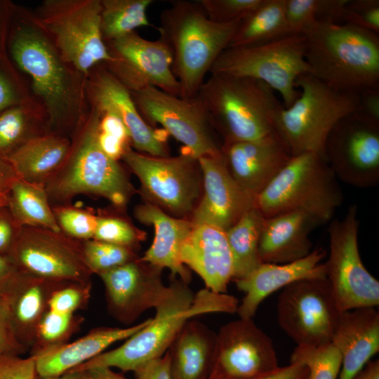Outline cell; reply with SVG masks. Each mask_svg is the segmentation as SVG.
I'll list each match as a JSON object with an SVG mask.
<instances>
[{"instance_id":"cell-31","label":"cell","mask_w":379,"mask_h":379,"mask_svg":"<svg viewBox=\"0 0 379 379\" xmlns=\"http://www.w3.org/2000/svg\"><path fill=\"white\" fill-rule=\"evenodd\" d=\"M69 145L70 140L67 136L46 133L29 139L6 159L18 178L44 187L63 161Z\"/></svg>"},{"instance_id":"cell-42","label":"cell","mask_w":379,"mask_h":379,"mask_svg":"<svg viewBox=\"0 0 379 379\" xmlns=\"http://www.w3.org/2000/svg\"><path fill=\"white\" fill-rule=\"evenodd\" d=\"M263 0H200L207 18L216 23L240 21L255 9Z\"/></svg>"},{"instance_id":"cell-4","label":"cell","mask_w":379,"mask_h":379,"mask_svg":"<svg viewBox=\"0 0 379 379\" xmlns=\"http://www.w3.org/2000/svg\"><path fill=\"white\" fill-rule=\"evenodd\" d=\"M240 21L214 22L199 1H173L162 11L157 29L171 51L180 97L197 95L215 60L229 47Z\"/></svg>"},{"instance_id":"cell-37","label":"cell","mask_w":379,"mask_h":379,"mask_svg":"<svg viewBox=\"0 0 379 379\" xmlns=\"http://www.w3.org/2000/svg\"><path fill=\"white\" fill-rule=\"evenodd\" d=\"M291 363L305 366L309 379H337L342 359L331 342L319 346L297 345L291 354Z\"/></svg>"},{"instance_id":"cell-28","label":"cell","mask_w":379,"mask_h":379,"mask_svg":"<svg viewBox=\"0 0 379 379\" xmlns=\"http://www.w3.org/2000/svg\"><path fill=\"white\" fill-rule=\"evenodd\" d=\"M321 223L303 212L263 218L259 254L262 262L283 264L301 259L312 251L311 231Z\"/></svg>"},{"instance_id":"cell-36","label":"cell","mask_w":379,"mask_h":379,"mask_svg":"<svg viewBox=\"0 0 379 379\" xmlns=\"http://www.w3.org/2000/svg\"><path fill=\"white\" fill-rule=\"evenodd\" d=\"M46 133L41 114L20 107L8 109L0 115V153H8L7 157L29 139Z\"/></svg>"},{"instance_id":"cell-45","label":"cell","mask_w":379,"mask_h":379,"mask_svg":"<svg viewBox=\"0 0 379 379\" xmlns=\"http://www.w3.org/2000/svg\"><path fill=\"white\" fill-rule=\"evenodd\" d=\"M343 21L378 34L379 0H348Z\"/></svg>"},{"instance_id":"cell-34","label":"cell","mask_w":379,"mask_h":379,"mask_svg":"<svg viewBox=\"0 0 379 379\" xmlns=\"http://www.w3.org/2000/svg\"><path fill=\"white\" fill-rule=\"evenodd\" d=\"M263 216L255 207L225 231L233 260V279L246 277L262 262L259 240Z\"/></svg>"},{"instance_id":"cell-22","label":"cell","mask_w":379,"mask_h":379,"mask_svg":"<svg viewBox=\"0 0 379 379\" xmlns=\"http://www.w3.org/2000/svg\"><path fill=\"white\" fill-rule=\"evenodd\" d=\"M222 155L232 176L254 198L291 158L275 131L257 140L223 147Z\"/></svg>"},{"instance_id":"cell-38","label":"cell","mask_w":379,"mask_h":379,"mask_svg":"<svg viewBox=\"0 0 379 379\" xmlns=\"http://www.w3.org/2000/svg\"><path fill=\"white\" fill-rule=\"evenodd\" d=\"M81 320L74 314L48 310L38 325L32 353L67 343V339L77 331Z\"/></svg>"},{"instance_id":"cell-12","label":"cell","mask_w":379,"mask_h":379,"mask_svg":"<svg viewBox=\"0 0 379 379\" xmlns=\"http://www.w3.org/2000/svg\"><path fill=\"white\" fill-rule=\"evenodd\" d=\"M142 118L164 130L187 149L196 159L222 154V146L199 96L182 98L148 87L131 93Z\"/></svg>"},{"instance_id":"cell-56","label":"cell","mask_w":379,"mask_h":379,"mask_svg":"<svg viewBox=\"0 0 379 379\" xmlns=\"http://www.w3.org/2000/svg\"><path fill=\"white\" fill-rule=\"evenodd\" d=\"M86 371L88 373L89 379H128L121 373L107 367L94 368Z\"/></svg>"},{"instance_id":"cell-10","label":"cell","mask_w":379,"mask_h":379,"mask_svg":"<svg viewBox=\"0 0 379 379\" xmlns=\"http://www.w3.org/2000/svg\"><path fill=\"white\" fill-rule=\"evenodd\" d=\"M305 53V36L296 34L258 45L228 47L215 60L209 74L261 81L277 92L284 107H288L300 95L297 79L310 73Z\"/></svg>"},{"instance_id":"cell-57","label":"cell","mask_w":379,"mask_h":379,"mask_svg":"<svg viewBox=\"0 0 379 379\" xmlns=\"http://www.w3.org/2000/svg\"><path fill=\"white\" fill-rule=\"evenodd\" d=\"M353 379H379V360L369 361Z\"/></svg>"},{"instance_id":"cell-26","label":"cell","mask_w":379,"mask_h":379,"mask_svg":"<svg viewBox=\"0 0 379 379\" xmlns=\"http://www.w3.org/2000/svg\"><path fill=\"white\" fill-rule=\"evenodd\" d=\"M331 343L342 359L338 379H353L379 351V312L375 307L341 312Z\"/></svg>"},{"instance_id":"cell-47","label":"cell","mask_w":379,"mask_h":379,"mask_svg":"<svg viewBox=\"0 0 379 379\" xmlns=\"http://www.w3.org/2000/svg\"><path fill=\"white\" fill-rule=\"evenodd\" d=\"M26 350L15 337L6 305L0 298V356L20 355Z\"/></svg>"},{"instance_id":"cell-11","label":"cell","mask_w":379,"mask_h":379,"mask_svg":"<svg viewBox=\"0 0 379 379\" xmlns=\"http://www.w3.org/2000/svg\"><path fill=\"white\" fill-rule=\"evenodd\" d=\"M359 226L357 206L353 204L343 219H332L328 227L326 277L340 312L379 305V281L366 270L360 257Z\"/></svg>"},{"instance_id":"cell-52","label":"cell","mask_w":379,"mask_h":379,"mask_svg":"<svg viewBox=\"0 0 379 379\" xmlns=\"http://www.w3.org/2000/svg\"><path fill=\"white\" fill-rule=\"evenodd\" d=\"M258 379H309V374L305 366L291 363L288 366L279 367L274 373Z\"/></svg>"},{"instance_id":"cell-23","label":"cell","mask_w":379,"mask_h":379,"mask_svg":"<svg viewBox=\"0 0 379 379\" xmlns=\"http://www.w3.org/2000/svg\"><path fill=\"white\" fill-rule=\"evenodd\" d=\"M326 255L321 247L312 251L298 260L283 263H261L244 278L235 280L237 287L245 295L237 313L241 319H253L262 302L269 295L295 281L312 278H326L324 263Z\"/></svg>"},{"instance_id":"cell-53","label":"cell","mask_w":379,"mask_h":379,"mask_svg":"<svg viewBox=\"0 0 379 379\" xmlns=\"http://www.w3.org/2000/svg\"><path fill=\"white\" fill-rule=\"evenodd\" d=\"M20 270L8 255L0 254V297H1Z\"/></svg>"},{"instance_id":"cell-54","label":"cell","mask_w":379,"mask_h":379,"mask_svg":"<svg viewBox=\"0 0 379 379\" xmlns=\"http://www.w3.org/2000/svg\"><path fill=\"white\" fill-rule=\"evenodd\" d=\"M16 101V95L8 79L0 72V112Z\"/></svg>"},{"instance_id":"cell-25","label":"cell","mask_w":379,"mask_h":379,"mask_svg":"<svg viewBox=\"0 0 379 379\" xmlns=\"http://www.w3.org/2000/svg\"><path fill=\"white\" fill-rule=\"evenodd\" d=\"M72 282L55 281L19 271L1 298L17 341L26 350L34 344L38 325L51 295Z\"/></svg>"},{"instance_id":"cell-44","label":"cell","mask_w":379,"mask_h":379,"mask_svg":"<svg viewBox=\"0 0 379 379\" xmlns=\"http://www.w3.org/2000/svg\"><path fill=\"white\" fill-rule=\"evenodd\" d=\"M284 13L291 34H302L319 19V0H285Z\"/></svg>"},{"instance_id":"cell-21","label":"cell","mask_w":379,"mask_h":379,"mask_svg":"<svg viewBox=\"0 0 379 379\" xmlns=\"http://www.w3.org/2000/svg\"><path fill=\"white\" fill-rule=\"evenodd\" d=\"M88 95L93 107L109 112L124 124L131 144L137 152L154 157H168L165 139L140 114L131 92L106 68H98L88 82Z\"/></svg>"},{"instance_id":"cell-13","label":"cell","mask_w":379,"mask_h":379,"mask_svg":"<svg viewBox=\"0 0 379 379\" xmlns=\"http://www.w3.org/2000/svg\"><path fill=\"white\" fill-rule=\"evenodd\" d=\"M340 312L326 278L291 284L277 302L279 324L298 345L331 343Z\"/></svg>"},{"instance_id":"cell-35","label":"cell","mask_w":379,"mask_h":379,"mask_svg":"<svg viewBox=\"0 0 379 379\" xmlns=\"http://www.w3.org/2000/svg\"><path fill=\"white\" fill-rule=\"evenodd\" d=\"M100 30L105 42L123 37L140 27L152 26L147 10L152 0H100Z\"/></svg>"},{"instance_id":"cell-48","label":"cell","mask_w":379,"mask_h":379,"mask_svg":"<svg viewBox=\"0 0 379 379\" xmlns=\"http://www.w3.org/2000/svg\"><path fill=\"white\" fill-rule=\"evenodd\" d=\"M133 372L136 379H171L168 350L162 357L144 364Z\"/></svg>"},{"instance_id":"cell-1","label":"cell","mask_w":379,"mask_h":379,"mask_svg":"<svg viewBox=\"0 0 379 379\" xmlns=\"http://www.w3.org/2000/svg\"><path fill=\"white\" fill-rule=\"evenodd\" d=\"M169 291L154 308L149 324L126 339L119 347L103 352L72 371L98 367L134 371L144 364L162 357L184 325L194 317L213 312L234 314L239 300L234 295L208 288L194 294L187 284L171 275Z\"/></svg>"},{"instance_id":"cell-17","label":"cell","mask_w":379,"mask_h":379,"mask_svg":"<svg viewBox=\"0 0 379 379\" xmlns=\"http://www.w3.org/2000/svg\"><path fill=\"white\" fill-rule=\"evenodd\" d=\"M105 44L112 60L105 66L131 93L154 87L180 96L172 53L162 39L148 40L133 32Z\"/></svg>"},{"instance_id":"cell-40","label":"cell","mask_w":379,"mask_h":379,"mask_svg":"<svg viewBox=\"0 0 379 379\" xmlns=\"http://www.w3.org/2000/svg\"><path fill=\"white\" fill-rule=\"evenodd\" d=\"M52 210L65 234L80 241L93 238L98 216L93 211L72 204L53 206Z\"/></svg>"},{"instance_id":"cell-43","label":"cell","mask_w":379,"mask_h":379,"mask_svg":"<svg viewBox=\"0 0 379 379\" xmlns=\"http://www.w3.org/2000/svg\"><path fill=\"white\" fill-rule=\"evenodd\" d=\"M91 288V282L67 284L51 295L48 309L55 312L74 314L87 304Z\"/></svg>"},{"instance_id":"cell-30","label":"cell","mask_w":379,"mask_h":379,"mask_svg":"<svg viewBox=\"0 0 379 379\" xmlns=\"http://www.w3.org/2000/svg\"><path fill=\"white\" fill-rule=\"evenodd\" d=\"M215 340L216 334L205 324L190 319L168 349L171 379H206Z\"/></svg>"},{"instance_id":"cell-46","label":"cell","mask_w":379,"mask_h":379,"mask_svg":"<svg viewBox=\"0 0 379 379\" xmlns=\"http://www.w3.org/2000/svg\"><path fill=\"white\" fill-rule=\"evenodd\" d=\"M35 358L19 355L0 356V379H37Z\"/></svg>"},{"instance_id":"cell-49","label":"cell","mask_w":379,"mask_h":379,"mask_svg":"<svg viewBox=\"0 0 379 379\" xmlns=\"http://www.w3.org/2000/svg\"><path fill=\"white\" fill-rule=\"evenodd\" d=\"M7 208H0V254L2 255H8L21 228Z\"/></svg>"},{"instance_id":"cell-58","label":"cell","mask_w":379,"mask_h":379,"mask_svg":"<svg viewBox=\"0 0 379 379\" xmlns=\"http://www.w3.org/2000/svg\"><path fill=\"white\" fill-rule=\"evenodd\" d=\"M37 379H89L87 371H70L58 376L40 377Z\"/></svg>"},{"instance_id":"cell-19","label":"cell","mask_w":379,"mask_h":379,"mask_svg":"<svg viewBox=\"0 0 379 379\" xmlns=\"http://www.w3.org/2000/svg\"><path fill=\"white\" fill-rule=\"evenodd\" d=\"M161 271L138 258L99 273L109 314L129 325L145 311L155 308L169 291V286L162 281Z\"/></svg>"},{"instance_id":"cell-7","label":"cell","mask_w":379,"mask_h":379,"mask_svg":"<svg viewBox=\"0 0 379 379\" xmlns=\"http://www.w3.org/2000/svg\"><path fill=\"white\" fill-rule=\"evenodd\" d=\"M343 201L338 180L326 162L313 153L291 157L255 197V207L264 218L303 212L321 225L330 222Z\"/></svg>"},{"instance_id":"cell-59","label":"cell","mask_w":379,"mask_h":379,"mask_svg":"<svg viewBox=\"0 0 379 379\" xmlns=\"http://www.w3.org/2000/svg\"><path fill=\"white\" fill-rule=\"evenodd\" d=\"M8 192L0 193V208L8 206Z\"/></svg>"},{"instance_id":"cell-6","label":"cell","mask_w":379,"mask_h":379,"mask_svg":"<svg viewBox=\"0 0 379 379\" xmlns=\"http://www.w3.org/2000/svg\"><path fill=\"white\" fill-rule=\"evenodd\" d=\"M11 52L30 77L32 89L46 109L48 133H73L84 117L79 110L81 93L49 38L39 27L22 28L13 39Z\"/></svg>"},{"instance_id":"cell-39","label":"cell","mask_w":379,"mask_h":379,"mask_svg":"<svg viewBox=\"0 0 379 379\" xmlns=\"http://www.w3.org/2000/svg\"><path fill=\"white\" fill-rule=\"evenodd\" d=\"M86 262L93 272L98 274L138 258L133 250L96 240L82 241Z\"/></svg>"},{"instance_id":"cell-55","label":"cell","mask_w":379,"mask_h":379,"mask_svg":"<svg viewBox=\"0 0 379 379\" xmlns=\"http://www.w3.org/2000/svg\"><path fill=\"white\" fill-rule=\"evenodd\" d=\"M17 178L8 161L0 159V193L8 192L11 182Z\"/></svg>"},{"instance_id":"cell-5","label":"cell","mask_w":379,"mask_h":379,"mask_svg":"<svg viewBox=\"0 0 379 379\" xmlns=\"http://www.w3.org/2000/svg\"><path fill=\"white\" fill-rule=\"evenodd\" d=\"M197 95L224 140L222 147L274 132L284 107L271 87L250 77L210 74Z\"/></svg>"},{"instance_id":"cell-3","label":"cell","mask_w":379,"mask_h":379,"mask_svg":"<svg viewBox=\"0 0 379 379\" xmlns=\"http://www.w3.org/2000/svg\"><path fill=\"white\" fill-rule=\"evenodd\" d=\"M302 35L310 74L350 93L379 87L378 34L347 23L317 21Z\"/></svg>"},{"instance_id":"cell-2","label":"cell","mask_w":379,"mask_h":379,"mask_svg":"<svg viewBox=\"0 0 379 379\" xmlns=\"http://www.w3.org/2000/svg\"><path fill=\"white\" fill-rule=\"evenodd\" d=\"M99 121L93 107L73 132L65 157L44 185L51 206L71 204L75 197L86 195L105 198L121 209L133 194L124 168L98 144Z\"/></svg>"},{"instance_id":"cell-8","label":"cell","mask_w":379,"mask_h":379,"mask_svg":"<svg viewBox=\"0 0 379 379\" xmlns=\"http://www.w3.org/2000/svg\"><path fill=\"white\" fill-rule=\"evenodd\" d=\"M298 98L279 112L274 131L291 157L313 153L325 160V144L331 131L343 117L358 109V94L338 91L313 75L295 82Z\"/></svg>"},{"instance_id":"cell-51","label":"cell","mask_w":379,"mask_h":379,"mask_svg":"<svg viewBox=\"0 0 379 379\" xmlns=\"http://www.w3.org/2000/svg\"><path fill=\"white\" fill-rule=\"evenodd\" d=\"M357 112L379 121V87L366 89L358 94Z\"/></svg>"},{"instance_id":"cell-14","label":"cell","mask_w":379,"mask_h":379,"mask_svg":"<svg viewBox=\"0 0 379 379\" xmlns=\"http://www.w3.org/2000/svg\"><path fill=\"white\" fill-rule=\"evenodd\" d=\"M8 255L19 270L44 279L88 283L82 241L50 229L22 227Z\"/></svg>"},{"instance_id":"cell-29","label":"cell","mask_w":379,"mask_h":379,"mask_svg":"<svg viewBox=\"0 0 379 379\" xmlns=\"http://www.w3.org/2000/svg\"><path fill=\"white\" fill-rule=\"evenodd\" d=\"M134 214L140 222L154 229L153 243L140 259L162 270L169 269L172 276H178L187 284L191 275L181 261L180 250L193 227L192 222L171 217L149 203L136 206Z\"/></svg>"},{"instance_id":"cell-50","label":"cell","mask_w":379,"mask_h":379,"mask_svg":"<svg viewBox=\"0 0 379 379\" xmlns=\"http://www.w3.org/2000/svg\"><path fill=\"white\" fill-rule=\"evenodd\" d=\"M98 112L100 132L115 137L131 146L129 133L122 121L112 112Z\"/></svg>"},{"instance_id":"cell-18","label":"cell","mask_w":379,"mask_h":379,"mask_svg":"<svg viewBox=\"0 0 379 379\" xmlns=\"http://www.w3.org/2000/svg\"><path fill=\"white\" fill-rule=\"evenodd\" d=\"M279 367L271 338L253 319L239 318L223 325L216 334L206 379H258Z\"/></svg>"},{"instance_id":"cell-32","label":"cell","mask_w":379,"mask_h":379,"mask_svg":"<svg viewBox=\"0 0 379 379\" xmlns=\"http://www.w3.org/2000/svg\"><path fill=\"white\" fill-rule=\"evenodd\" d=\"M284 5L285 0H263L239 22L229 47L261 44L291 34Z\"/></svg>"},{"instance_id":"cell-24","label":"cell","mask_w":379,"mask_h":379,"mask_svg":"<svg viewBox=\"0 0 379 379\" xmlns=\"http://www.w3.org/2000/svg\"><path fill=\"white\" fill-rule=\"evenodd\" d=\"M193 225L180 250L181 261L201 277L206 288L226 293L234 270L225 231L208 224Z\"/></svg>"},{"instance_id":"cell-33","label":"cell","mask_w":379,"mask_h":379,"mask_svg":"<svg viewBox=\"0 0 379 379\" xmlns=\"http://www.w3.org/2000/svg\"><path fill=\"white\" fill-rule=\"evenodd\" d=\"M8 197V208L19 227H41L61 232L44 186L17 178L10 185Z\"/></svg>"},{"instance_id":"cell-20","label":"cell","mask_w":379,"mask_h":379,"mask_svg":"<svg viewBox=\"0 0 379 379\" xmlns=\"http://www.w3.org/2000/svg\"><path fill=\"white\" fill-rule=\"evenodd\" d=\"M204 194L193 213V224H208L224 231L255 206L248 194L230 174L222 154L199 158Z\"/></svg>"},{"instance_id":"cell-41","label":"cell","mask_w":379,"mask_h":379,"mask_svg":"<svg viewBox=\"0 0 379 379\" xmlns=\"http://www.w3.org/2000/svg\"><path fill=\"white\" fill-rule=\"evenodd\" d=\"M97 226L93 239L124 246L134 251L142 234L123 218L102 212L97 214Z\"/></svg>"},{"instance_id":"cell-15","label":"cell","mask_w":379,"mask_h":379,"mask_svg":"<svg viewBox=\"0 0 379 379\" xmlns=\"http://www.w3.org/2000/svg\"><path fill=\"white\" fill-rule=\"evenodd\" d=\"M324 158L338 180L369 188L379 182V121L357 111L341 119L328 135Z\"/></svg>"},{"instance_id":"cell-27","label":"cell","mask_w":379,"mask_h":379,"mask_svg":"<svg viewBox=\"0 0 379 379\" xmlns=\"http://www.w3.org/2000/svg\"><path fill=\"white\" fill-rule=\"evenodd\" d=\"M149 318L126 328L100 327L72 343L42 349L32 353L40 377L58 376L91 360L113 343L127 339L150 323Z\"/></svg>"},{"instance_id":"cell-16","label":"cell","mask_w":379,"mask_h":379,"mask_svg":"<svg viewBox=\"0 0 379 379\" xmlns=\"http://www.w3.org/2000/svg\"><path fill=\"white\" fill-rule=\"evenodd\" d=\"M121 159L138 178L145 194L171 213L184 215L195 208L201 179L197 159L189 153L154 157L128 148Z\"/></svg>"},{"instance_id":"cell-9","label":"cell","mask_w":379,"mask_h":379,"mask_svg":"<svg viewBox=\"0 0 379 379\" xmlns=\"http://www.w3.org/2000/svg\"><path fill=\"white\" fill-rule=\"evenodd\" d=\"M100 0H46L35 22L62 60L87 77L112 60L100 30Z\"/></svg>"}]
</instances>
